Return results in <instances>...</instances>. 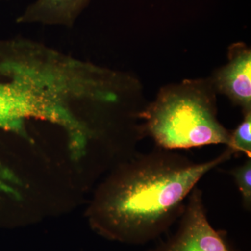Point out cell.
<instances>
[{"label": "cell", "mask_w": 251, "mask_h": 251, "mask_svg": "<svg viewBox=\"0 0 251 251\" xmlns=\"http://www.w3.org/2000/svg\"><path fill=\"white\" fill-rule=\"evenodd\" d=\"M244 120L230 133L228 146L234 154L242 153L251 158V110L244 112Z\"/></svg>", "instance_id": "52a82bcc"}, {"label": "cell", "mask_w": 251, "mask_h": 251, "mask_svg": "<svg viewBox=\"0 0 251 251\" xmlns=\"http://www.w3.org/2000/svg\"><path fill=\"white\" fill-rule=\"evenodd\" d=\"M229 174L233 176L242 198L243 206L247 211L251 208V158H248L243 164L231 170Z\"/></svg>", "instance_id": "ba28073f"}, {"label": "cell", "mask_w": 251, "mask_h": 251, "mask_svg": "<svg viewBox=\"0 0 251 251\" xmlns=\"http://www.w3.org/2000/svg\"><path fill=\"white\" fill-rule=\"evenodd\" d=\"M144 135L168 150L228 146L230 133L217 120L213 97L198 83L165 89L138 113Z\"/></svg>", "instance_id": "7a4b0ae2"}, {"label": "cell", "mask_w": 251, "mask_h": 251, "mask_svg": "<svg viewBox=\"0 0 251 251\" xmlns=\"http://www.w3.org/2000/svg\"><path fill=\"white\" fill-rule=\"evenodd\" d=\"M148 251H233L206 216L202 191L196 186L180 216L177 230L166 242Z\"/></svg>", "instance_id": "3957f363"}, {"label": "cell", "mask_w": 251, "mask_h": 251, "mask_svg": "<svg viewBox=\"0 0 251 251\" xmlns=\"http://www.w3.org/2000/svg\"><path fill=\"white\" fill-rule=\"evenodd\" d=\"M233 155L227 148L201 163L160 148L133 155L99 188L91 207L92 226L111 240L131 244L154 240L180 218L200 180Z\"/></svg>", "instance_id": "6da1fadb"}, {"label": "cell", "mask_w": 251, "mask_h": 251, "mask_svg": "<svg viewBox=\"0 0 251 251\" xmlns=\"http://www.w3.org/2000/svg\"><path fill=\"white\" fill-rule=\"evenodd\" d=\"M6 114L0 102V129L6 126ZM23 182L11 168L0 161V199L19 201L22 198Z\"/></svg>", "instance_id": "8992f818"}, {"label": "cell", "mask_w": 251, "mask_h": 251, "mask_svg": "<svg viewBox=\"0 0 251 251\" xmlns=\"http://www.w3.org/2000/svg\"><path fill=\"white\" fill-rule=\"evenodd\" d=\"M90 0H36L18 19L21 23H39L72 27Z\"/></svg>", "instance_id": "5b68a950"}, {"label": "cell", "mask_w": 251, "mask_h": 251, "mask_svg": "<svg viewBox=\"0 0 251 251\" xmlns=\"http://www.w3.org/2000/svg\"><path fill=\"white\" fill-rule=\"evenodd\" d=\"M216 87L244 112L251 110V52L242 44L229 51L228 64L216 74Z\"/></svg>", "instance_id": "277c9868"}]
</instances>
